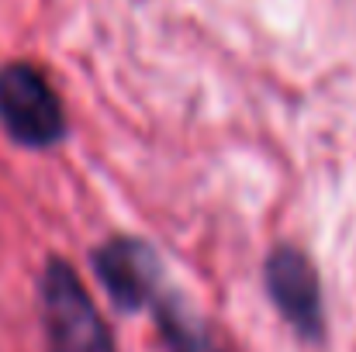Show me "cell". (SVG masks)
<instances>
[{
  "label": "cell",
  "instance_id": "6da1fadb",
  "mask_svg": "<svg viewBox=\"0 0 356 352\" xmlns=\"http://www.w3.org/2000/svg\"><path fill=\"white\" fill-rule=\"evenodd\" d=\"M42 321H45V352H118L115 335L90 301L80 273L52 255L42 273Z\"/></svg>",
  "mask_w": 356,
  "mask_h": 352
},
{
  "label": "cell",
  "instance_id": "7a4b0ae2",
  "mask_svg": "<svg viewBox=\"0 0 356 352\" xmlns=\"http://www.w3.org/2000/svg\"><path fill=\"white\" fill-rule=\"evenodd\" d=\"M0 128L24 149H52L63 142L66 111L38 66L7 62L0 69Z\"/></svg>",
  "mask_w": 356,
  "mask_h": 352
},
{
  "label": "cell",
  "instance_id": "3957f363",
  "mask_svg": "<svg viewBox=\"0 0 356 352\" xmlns=\"http://www.w3.org/2000/svg\"><path fill=\"white\" fill-rule=\"evenodd\" d=\"M263 280L280 318L301 339L318 342L325 335V308H322V283L315 262L294 245H277L266 255Z\"/></svg>",
  "mask_w": 356,
  "mask_h": 352
},
{
  "label": "cell",
  "instance_id": "277c9868",
  "mask_svg": "<svg viewBox=\"0 0 356 352\" xmlns=\"http://www.w3.org/2000/svg\"><path fill=\"white\" fill-rule=\"evenodd\" d=\"M90 262H94L101 287L108 290L115 308L124 315L152 308V301L166 290L163 287V262H159L156 249L142 238L115 235L94 249Z\"/></svg>",
  "mask_w": 356,
  "mask_h": 352
},
{
  "label": "cell",
  "instance_id": "5b68a950",
  "mask_svg": "<svg viewBox=\"0 0 356 352\" xmlns=\"http://www.w3.org/2000/svg\"><path fill=\"white\" fill-rule=\"evenodd\" d=\"M152 318L166 342V352H225L211 325L173 290H163L152 301Z\"/></svg>",
  "mask_w": 356,
  "mask_h": 352
}]
</instances>
